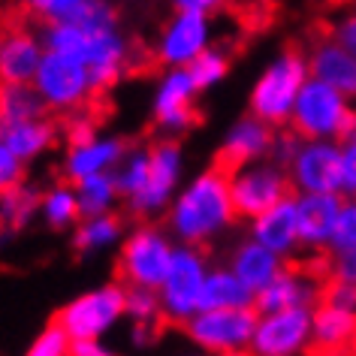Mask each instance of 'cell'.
<instances>
[{
	"mask_svg": "<svg viewBox=\"0 0 356 356\" xmlns=\"http://www.w3.org/2000/svg\"><path fill=\"white\" fill-rule=\"evenodd\" d=\"M40 37L46 51H60L82 60L91 70L97 94L112 91L133 64V46L112 0H88L73 19L42 24Z\"/></svg>",
	"mask_w": 356,
	"mask_h": 356,
	"instance_id": "obj_1",
	"label": "cell"
},
{
	"mask_svg": "<svg viewBox=\"0 0 356 356\" xmlns=\"http://www.w3.org/2000/svg\"><path fill=\"white\" fill-rule=\"evenodd\" d=\"M166 233L175 245L206 248L229 233L236 224V209L229 197V172L224 166L202 169L181 184L172 206L166 209Z\"/></svg>",
	"mask_w": 356,
	"mask_h": 356,
	"instance_id": "obj_2",
	"label": "cell"
},
{
	"mask_svg": "<svg viewBox=\"0 0 356 356\" xmlns=\"http://www.w3.org/2000/svg\"><path fill=\"white\" fill-rule=\"evenodd\" d=\"M308 79H311L308 58L296 49H284L257 76L251 97H248V112L275 130L287 127L293 106H296V97Z\"/></svg>",
	"mask_w": 356,
	"mask_h": 356,
	"instance_id": "obj_3",
	"label": "cell"
},
{
	"mask_svg": "<svg viewBox=\"0 0 356 356\" xmlns=\"http://www.w3.org/2000/svg\"><path fill=\"white\" fill-rule=\"evenodd\" d=\"M175 254V242L166 233V227L142 224L133 233L124 236L118 251V278L124 287H145L160 290L169 263Z\"/></svg>",
	"mask_w": 356,
	"mask_h": 356,
	"instance_id": "obj_4",
	"label": "cell"
},
{
	"mask_svg": "<svg viewBox=\"0 0 356 356\" xmlns=\"http://www.w3.org/2000/svg\"><path fill=\"white\" fill-rule=\"evenodd\" d=\"M31 85L51 115L82 112L97 97L91 70H88L82 60L60 55V51H46V55H42V64Z\"/></svg>",
	"mask_w": 356,
	"mask_h": 356,
	"instance_id": "obj_5",
	"label": "cell"
},
{
	"mask_svg": "<svg viewBox=\"0 0 356 356\" xmlns=\"http://www.w3.org/2000/svg\"><path fill=\"white\" fill-rule=\"evenodd\" d=\"M124 299L127 287L121 281H109L100 287L82 293L73 302H67L58 311L55 323L64 329L70 341H85V338H106L124 317Z\"/></svg>",
	"mask_w": 356,
	"mask_h": 356,
	"instance_id": "obj_6",
	"label": "cell"
},
{
	"mask_svg": "<svg viewBox=\"0 0 356 356\" xmlns=\"http://www.w3.org/2000/svg\"><path fill=\"white\" fill-rule=\"evenodd\" d=\"M229 197H233L236 218L251 224L254 218H260L263 211L278 206L281 200L293 197V184L287 169L266 157L257 160V163L229 169Z\"/></svg>",
	"mask_w": 356,
	"mask_h": 356,
	"instance_id": "obj_7",
	"label": "cell"
},
{
	"mask_svg": "<svg viewBox=\"0 0 356 356\" xmlns=\"http://www.w3.org/2000/svg\"><path fill=\"white\" fill-rule=\"evenodd\" d=\"M209 257L202 248H188V245H175L172 263L163 284H160L157 296H160V311L163 320L169 323H188V320L200 311V293L209 275Z\"/></svg>",
	"mask_w": 356,
	"mask_h": 356,
	"instance_id": "obj_8",
	"label": "cell"
},
{
	"mask_svg": "<svg viewBox=\"0 0 356 356\" xmlns=\"http://www.w3.org/2000/svg\"><path fill=\"white\" fill-rule=\"evenodd\" d=\"M254 329H257L254 308H215V311H197L184 323V335L200 353L227 356V353H248Z\"/></svg>",
	"mask_w": 356,
	"mask_h": 356,
	"instance_id": "obj_9",
	"label": "cell"
},
{
	"mask_svg": "<svg viewBox=\"0 0 356 356\" xmlns=\"http://www.w3.org/2000/svg\"><path fill=\"white\" fill-rule=\"evenodd\" d=\"M184 178V148L178 139H157L154 145H148V181L142 193L130 202V215L142 220H154L166 215V209L172 206L175 193L181 191Z\"/></svg>",
	"mask_w": 356,
	"mask_h": 356,
	"instance_id": "obj_10",
	"label": "cell"
},
{
	"mask_svg": "<svg viewBox=\"0 0 356 356\" xmlns=\"http://www.w3.org/2000/svg\"><path fill=\"white\" fill-rule=\"evenodd\" d=\"M353 112V103L335 88H329L317 79H308L293 106L287 127L302 139H329L338 142L347 115Z\"/></svg>",
	"mask_w": 356,
	"mask_h": 356,
	"instance_id": "obj_11",
	"label": "cell"
},
{
	"mask_svg": "<svg viewBox=\"0 0 356 356\" xmlns=\"http://www.w3.org/2000/svg\"><path fill=\"white\" fill-rule=\"evenodd\" d=\"M215 46V24L211 15L175 13L157 33L154 58L163 70H188L202 51Z\"/></svg>",
	"mask_w": 356,
	"mask_h": 356,
	"instance_id": "obj_12",
	"label": "cell"
},
{
	"mask_svg": "<svg viewBox=\"0 0 356 356\" xmlns=\"http://www.w3.org/2000/svg\"><path fill=\"white\" fill-rule=\"evenodd\" d=\"M197 97L200 88L193 85L188 70H163L151 97V118L163 139L184 136L197 124Z\"/></svg>",
	"mask_w": 356,
	"mask_h": 356,
	"instance_id": "obj_13",
	"label": "cell"
},
{
	"mask_svg": "<svg viewBox=\"0 0 356 356\" xmlns=\"http://www.w3.org/2000/svg\"><path fill=\"white\" fill-rule=\"evenodd\" d=\"M311 311L314 308L257 314L248 356H305L311 350Z\"/></svg>",
	"mask_w": 356,
	"mask_h": 356,
	"instance_id": "obj_14",
	"label": "cell"
},
{
	"mask_svg": "<svg viewBox=\"0 0 356 356\" xmlns=\"http://www.w3.org/2000/svg\"><path fill=\"white\" fill-rule=\"evenodd\" d=\"M338 142L305 139L287 166L293 193H338Z\"/></svg>",
	"mask_w": 356,
	"mask_h": 356,
	"instance_id": "obj_15",
	"label": "cell"
},
{
	"mask_svg": "<svg viewBox=\"0 0 356 356\" xmlns=\"http://www.w3.org/2000/svg\"><path fill=\"white\" fill-rule=\"evenodd\" d=\"M46 55L42 37L31 28H0V85H31Z\"/></svg>",
	"mask_w": 356,
	"mask_h": 356,
	"instance_id": "obj_16",
	"label": "cell"
},
{
	"mask_svg": "<svg viewBox=\"0 0 356 356\" xmlns=\"http://www.w3.org/2000/svg\"><path fill=\"white\" fill-rule=\"evenodd\" d=\"M323 299V281H317L311 272L293 269L287 266L278 278L254 296L257 314H275V311H290V308H317Z\"/></svg>",
	"mask_w": 356,
	"mask_h": 356,
	"instance_id": "obj_17",
	"label": "cell"
},
{
	"mask_svg": "<svg viewBox=\"0 0 356 356\" xmlns=\"http://www.w3.org/2000/svg\"><path fill=\"white\" fill-rule=\"evenodd\" d=\"M248 238H254L257 245L269 248L272 254H278L281 260H290L302 251V236H299V209H296V193L287 200H281L278 206L263 211L260 218H254L248 224Z\"/></svg>",
	"mask_w": 356,
	"mask_h": 356,
	"instance_id": "obj_18",
	"label": "cell"
},
{
	"mask_svg": "<svg viewBox=\"0 0 356 356\" xmlns=\"http://www.w3.org/2000/svg\"><path fill=\"white\" fill-rule=\"evenodd\" d=\"M272 139H275V127H269L266 121L254 118L248 112L227 127L224 139H220V151H218V166H224L229 172L236 166L266 160L272 151Z\"/></svg>",
	"mask_w": 356,
	"mask_h": 356,
	"instance_id": "obj_19",
	"label": "cell"
},
{
	"mask_svg": "<svg viewBox=\"0 0 356 356\" xmlns=\"http://www.w3.org/2000/svg\"><path fill=\"white\" fill-rule=\"evenodd\" d=\"M130 145L118 136H106V133H97L94 139L79 142V145H70L64 154V178L70 184L82 181V178L91 175H112L115 169L121 166V160L127 157Z\"/></svg>",
	"mask_w": 356,
	"mask_h": 356,
	"instance_id": "obj_20",
	"label": "cell"
},
{
	"mask_svg": "<svg viewBox=\"0 0 356 356\" xmlns=\"http://www.w3.org/2000/svg\"><path fill=\"white\" fill-rule=\"evenodd\" d=\"M305 58L311 79L335 88L338 94L356 103V51L338 46L332 37H323L305 51Z\"/></svg>",
	"mask_w": 356,
	"mask_h": 356,
	"instance_id": "obj_21",
	"label": "cell"
},
{
	"mask_svg": "<svg viewBox=\"0 0 356 356\" xmlns=\"http://www.w3.org/2000/svg\"><path fill=\"white\" fill-rule=\"evenodd\" d=\"M341 202L344 200L338 193H296L302 248H308V251H329Z\"/></svg>",
	"mask_w": 356,
	"mask_h": 356,
	"instance_id": "obj_22",
	"label": "cell"
},
{
	"mask_svg": "<svg viewBox=\"0 0 356 356\" xmlns=\"http://www.w3.org/2000/svg\"><path fill=\"white\" fill-rule=\"evenodd\" d=\"M227 269L257 296L266 284H272L284 269H287V260H281V257L272 254L269 248L257 245L254 238H242V242L229 251Z\"/></svg>",
	"mask_w": 356,
	"mask_h": 356,
	"instance_id": "obj_23",
	"label": "cell"
},
{
	"mask_svg": "<svg viewBox=\"0 0 356 356\" xmlns=\"http://www.w3.org/2000/svg\"><path fill=\"white\" fill-rule=\"evenodd\" d=\"M58 136H60V127L51 115H42V118L13 124V127L0 130V142H3L24 166L33 163V160H40L42 154H49V151L55 148Z\"/></svg>",
	"mask_w": 356,
	"mask_h": 356,
	"instance_id": "obj_24",
	"label": "cell"
},
{
	"mask_svg": "<svg viewBox=\"0 0 356 356\" xmlns=\"http://www.w3.org/2000/svg\"><path fill=\"white\" fill-rule=\"evenodd\" d=\"M353 329H356V314H347V311L329 308L320 302L311 311V350L326 353V356L350 350Z\"/></svg>",
	"mask_w": 356,
	"mask_h": 356,
	"instance_id": "obj_25",
	"label": "cell"
},
{
	"mask_svg": "<svg viewBox=\"0 0 356 356\" xmlns=\"http://www.w3.org/2000/svg\"><path fill=\"white\" fill-rule=\"evenodd\" d=\"M215 308H254V293L227 266H211L200 293V311Z\"/></svg>",
	"mask_w": 356,
	"mask_h": 356,
	"instance_id": "obj_26",
	"label": "cell"
},
{
	"mask_svg": "<svg viewBox=\"0 0 356 356\" xmlns=\"http://www.w3.org/2000/svg\"><path fill=\"white\" fill-rule=\"evenodd\" d=\"M40 197L37 188H31L28 181L15 184L0 197V236L10 238L22 229H28L33 220L40 218Z\"/></svg>",
	"mask_w": 356,
	"mask_h": 356,
	"instance_id": "obj_27",
	"label": "cell"
},
{
	"mask_svg": "<svg viewBox=\"0 0 356 356\" xmlns=\"http://www.w3.org/2000/svg\"><path fill=\"white\" fill-rule=\"evenodd\" d=\"M124 220L115 215H97V218H82L73 229V248L82 257L103 254L109 248H118L124 242Z\"/></svg>",
	"mask_w": 356,
	"mask_h": 356,
	"instance_id": "obj_28",
	"label": "cell"
},
{
	"mask_svg": "<svg viewBox=\"0 0 356 356\" xmlns=\"http://www.w3.org/2000/svg\"><path fill=\"white\" fill-rule=\"evenodd\" d=\"M51 115L33 85H0V130Z\"/></svg>",
	"mask_w": 356,
	"mask_h": 356,
	"instance_id": "obj_29",
	"label": "cell"
},
{
	"mask_svg": "<svg viewBox=\"0 0 356 356\" xmlns=\"http://www.w3.org/2000/svg\"><path fill=\"white\" fill-rule=\"evenodd\" d=\"M40 220L49 229H76V224L82 220L76 200V188L70 181L55 184V188L42 191L40 197Z\"/></svg>",
	"mask_w": 356,
	"mask_h": 356,
	"instance_id": "obj_30",
	"label": "cell"
},
{
	"mask_svg": "<svg viewBox=\"0 0 356 356\" xmlns=\"http://www.w3.org/2000/svg\"><path fill=\"white\" fill-rule=\"evenodd\" d=\"M76 188V200H79V211L82 218H97V215H112L115 206L121 202V193L115 188L112 175H91L73 184Z\"/></svg>",
	"mask_w": 356,
	"mask_h": 356,
	"instance_id": "obj_31",
	"label": "cell"
},
{
	"mask_svg": "<svg viewBox=\"0 0 356 356\" xmlns=\"http://www.w3.org/2000/svg\"><path fill=\"white\" fill-rule=\"evenodd\" d=\"M112 178H115V188H118L121 200L130 206L148 181V148H130L127 157L121 160V166L112 172Z\"/></svg>",
	"mask_w": 356,
	"mask_h": 356,
	"instance_id": "obj_32",
	"label": "cell"
},
{
	"mask_svg": "<svg viewBox=\"0 0 356 356\" xmlns=\"http://www.w3.org/2000/svg\"><path fill=\"white\" fill-rule=\"evenodd\" d=\"M229 67H233V60H229V51L220 49V46H211L209 51H202V55L193 60L188 67V73L193 79V85L202 91H211V88H218L224 79L229 76Z\"/></svg>",
	"mask_w": 356,
	"mask_h": 356,
	"instance_id": "obj_33",
	"label": "cell"
},
{
	"mask_svg": "<svg viewBox=\"0 0 356 356\" xmlns=\"http://www.w3.org/2000/svg\"><path fill=\"white\" fill-rule=\"evenodd\" d=\"M124 314L130 323H160L163 311H160L157 290L145 287H127V299H124Z\"/></svg>",
	"mask_w": 356,
	"mask_h": 356,
	"instance_id": "obj_34",
	"label": "cell"
},
{
	"mask_svg": "<svg viewBox=\"0 0 356 356\" xmlns=\"http://www.w3.org/2000/svg\"><path fill=\"white\" fill-rule=\"evenodd\" d=\"M347 251H356V200L341 202L332 242H329V254H347Z\"/></svg>",
	"mask_w": 356,
	"mask_h": 356,
	"instance_id": "obj_35",
	"label": "cell"
},
{
	"mask_svg": "<svg viewBox=\"0 0 356 356\" xmlns=\"http://www.w3.org/2000/svg\"><path fill=\"white\" fill-rule=\"evenodd\" d=\"M88 0H24L31 15H37L42 24H55V22H67L73 15L82 13V6Z\"/></svg>",
	"mask_w": 356,
	"mask_h": 356,
	"instance_id": "obj_36",
	"label": "cell"
},
{
	"mask_svg": "<svg viewBox=\"0 0 356 356\" xmlns=\"http://www.w3.org/2000/svg\"><path fill=\"white\" fill-rule=\"evenodd\" d=\"M24 356H70V338L58 323H51L33 338Z\"/></svg>",
	"mask_w": 356,
	"mask_h": 356,
	"instance_id": "obj_37",
	"label": "cell"
},
{
	"mask_svg": "<svg viewBox=\"0 0 356 356\" xmlns=\"http://www.w3.org/2000/svg\"><path fill=\"white\" fill-rule=\"evenodd\" d=\"M338 197L356 200V142H338Z\"/></svg>",
	"mask_w": 356,
	"mask_h": 356,
	"instance_id": "obj_38",
	"label": "cell"
},
{
	"mask_svg": "<svg viewBox=\"0 0 356 356\" xmlns=\"http://www.w3.org/2000/svg\"><path fill=\"white\" fill-rule=\"evenodd\" d=\"M302 136H296L290 127H281V130H275V139H272V151H269V160H275L278 166L287 169L293 163V157L299 154V148H302Z\"/></svg>",
	"mask_w": 356,
	"mask_h": 356,
	"instance_id": "obj_39",
	"label": "cell"
},
{
	"mask_svg": "<svg viewBox=\"0 0 356 356\" xmlns=\"http://www.w3.org/2000/svg\"><path fill=\"white\" fill-rule=\"evenodd\" d=\"M323 305L347 311V314H356V287L350 284H338V281H323Z\"/></svg>",
	"mask_w": 356,
	"mask_h": 356,
	"instance_id": "obj_40",
	"label": "cell"
},
{
	"mask_svg": "<svg viewBox=\"0 0 356 356\" xmlns=\"http://www.w3.org/2000/svg\"><path fill=\"white\" fill-rule=\"evenodd\" d=\"M24 166L19 157L13 154L10 148L0 142V197H3L10 188H15V184H22L24 181Z\"/></svg>",
	"mask_w": 356,
	"mask_h": 356,
	"instance_id": "obj_41",
	"label": "cell"
},
{
	"mask_svg": "<svg viewBox=\"0 0 356 356\" xmlns=\"http://www.w3.org/2000/svg\"><path fill=\"white\" fill-rule=\"evenodd\" d=\"M97 121L88 115L85 109L82 112H73V115H67V127H64V136L70 145H79V142H88V139H94L97 136Z\"/></svg>",
	"mask_w": 356,
	"mask_h": 356,
	"instance_id": "obj_42",
	"label": "cell"
},
{
	"mask_svg": "<svg viewBox=\"0 0 356 356\" xmlns=\"http://www.w3.org/2000/svg\"><path fill=\"white\" fill-rule=\"evenodd\" d=\"M326 281H338V284H350V287H356V251L332 254V260L326 266Z\"/></svg>",
	"mask_w": 356,
	"mask_h": 356,
	"instance_id": "obj_43",
	"label": "cell"
},
{
	"mask_svg": "<svg viewBox=\"0 0 356 356\" xmlns=\"http://www.w3.org/2000/svg\"><path fill=\"white\" fill-rule=\"evenodd\" d=\"M329 37H332L338 46L356 51V6L338 15L335 24H332V31H329Z\"/></svg>",
	"mask_w": 356,
	"mask_h": 356,
	"instance_id": "obj_44",
	"label": "cell"
},
{
	"mask_svg": "<svg viewBox=\"0 0 356 356\" xmlns=\"http://www.w3.org/2000/svg\"><path fill=\"white\" fill-rule=\"evenodd\" d=\"M175 13H200V15H215L224 10L229 0H169Z\"/></svg>",
	"mask_w": 356,
	"mask_h": 356,
	"instance_id": "obj_45",
	"label": "cell"
},
{
	"mask_svg": "<svg viewBox=\"0 0 356 356\" xmlns=\"http://www.w3.org/2000/svg\"><path fill=\"white\" fill-rule=\"evenodd\" d=\"M160 338V323H133L130 326V344L136 350H145Z\"/></svg>",
	"mask_w": 356,
	"mask_h": 356,
	"instance_id": "obj_46",
	"label": "cell"
},
{
	"mask_svg": "<svg viewBox=\"0 0 356 356\" xmlns=\"http://www.w3.org/2000/svg\"><path fill=\"white\" fill-rule=\"evenodd\" d=\"M70 356H115V350L103 338H85V341H70Z\"/></svg>",
	"mask_w": 356,
	"mask_h": 356,
	"instance_id": "obj_47",
	"label": "cell"
},
{
	"mask_svg": "<svg viewBox=\"0 0 356 356\" xmlns=\"http://www.w3.org/2000/svg\"><path fill=\"white\" fill-rule=\"evenodd\" d=\"M338 142H356V106H353V112L347 115V121H344V127H341V136H338Z\"/></svg>",
	"mask_w": 356,
	"mask_h": 356,
	"instance_id": "obj_48",
	"label": "cell"
},
{
	"mask_svg": "<svg viewBox=\"0 0 356 356\" xmlns=\"http://www.w3.org/2000/svg\"><path fill=\"white\" fill-rule=\"evenodd\" d=\"M350 353L356 356V329H353V341H350Z\"/></svg>",
	"mask_w": 356,
	"mask_h": 356,
	"instance_id": "obj_49",
	"label": "cell"
}]
</instances>
